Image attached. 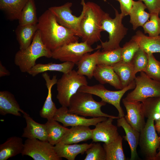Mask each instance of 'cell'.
<instances>
[{
	"instance_id": "cell-35",
	"label": "cell",
	"mask_w": 160,
	"mask_h": 160,
	"mask_svg": "<svg viewBox=\"0 0 160 160\" xmlns=\"http://www.w3.org/2000/svg\"><path fill=\"white\" fill-rule=\"evenodd\" d=\"M122 47L113 50L100 51L97 57V65L112 66L122 61Z\"/></svg>"
},
{
	"instance_id": "cell-14",
	"label": "cell",
	"mask_w": 160,
	"mask_h": 160,
	"mask_svg": "<svg viewBox=\"0 0 160 160\" xmlns=\"http://www.w3.org/2000/svg\"><path fill=\"white\" fill-rule=\"evenodd\" d=\"M114 119L109 117L98 123L92 129V139L93 142H102L106 144L114 141L119 135L116 126L112 124Z\"/></svg>"
},
{
	"instance_id": "cell-10",
	"label": "cell",
	"mask_w": 160,
	"mask_h": 160,
	"mask_svg": "<svg viewBox=\"0 0 160 160\" xmlns=\"http://www.w3.org/2000/svg\"><path fill=\"white\" fill-rule=\"evenodd\" d=\"M99 46L93 49L85 41H78L65 44L52 51V57L63 62H71L76 64L86 54L100 48Z\"/></svg>"
},
{
	"instance_id": "cell-24",
	"label": "cell",
	"mask_w": 160,
	"mask_h": 160,
	"mask_svg": "<svg viewBox=\"0 0 160 160\" xmlns=\"http://www.w3.org/2000/svg\"><path fill=\"white\" fill-rule=\"evenodd\" d=\"M147 7L141 0L133 1L129 15L130 16V23L134 30L139 27H142L150 18V13L145 11Z\"/></svg>"
},
{
	"instance_id": "cell-47",
	"label": "cell",
	"mask_w": 160,
	"mask_h": 160,
	"mask_svg": "<svg viewBox=\"0 0 160 160\" xmlns=\"http://www.w3.org/2000/svg\"><path fill=\"white\" fill-rule=\"evenodd\" d=\"M159 17H160V13L159 14ZM159 35L160 36V34Z\"/></svg>"
},
{
	"instance_id": "cell-3",
	"label": "cell",
	"mask_w": 160,
	"mask_h": 160,
	"mask_svg": "<svg viewBox=\"0 0 160 160\" xmlns=\"http://www.w3.org/2000/svg\"><path fill=\"white\" fill-rule=\"evenodd\" d=\"M52 52L43 43L38 30L31 44L26 49H20L16 53L14 63L21 72L28 73L36 64L38 59L44 57H52Z\"/></svg>"
},
{
	"instance_id": "cell-1",
	"label": "cell",
	"mask_w": 160,
	"mask_h": 160,
	"mask_svg": "<svg viewBox=\"0 0 160 160\" xmlns=\"http://www.w3.org/2000/svg\"><path fill=\"white\" fill-rule=\"evenodd\" d=\"M37 25L43 43L52 51L65 44L78 41L79 37L59 24L48 9L38 18Z\"/></svg>"
},
{
	"instance_id": "cell-40",
	"label": "cell",
	"mask_w": 160,
	"mask_h": 160,
	"mask_svg": "<svg viewBox=\"0 0 160 160\" xmlns=\"http://www.w3.org/2000/svg\"><path fill=\"white\" fill-rule=\"evenodd\" d=\"M84 160H106V153L103 147L98 143H92L86 151Z\"/></svg>"
},
{
	"instance_id": "cell-21",
	"label": "cell",
	"mask_w": 160,
	"mask_h": 160,
	"mask_svg": "<svg viewBox=\"0 0 160 160\" xmlns=\"http://www.w3.org/2000/svg\"><path fill=\"white\" fill-rule=\"evenodd\" d=\"M20 112L23 114L25 112L22 110L14 96L7 91L0 92V114L5 116L7 114L21 116Z\"/></svg>"
},
{
	"instance_id": "cell-29",
	"label": "cell",
	"mask_w": 160,
	"mask_h": 160,
	"mask_svg": "<svg viewBox=\"0 0 160 160\" xmlns=\"http://www.w3.org/2000/svg\"><path fill=\"white\" fill-rule=\"evenodd\" d=\"M38 30L37 24L19 25L15 31L16 38L19 45L20 49H23L31 44L34 35Z\"/></svg>"
},
{
	"instance_id": "cell-5",
	"label": "cell",
	"mask_w": 160,
	"mask_h": 160,
	"mask_svg": "<svg viewBox=\"0 0 160 160\" xmlns=\"http://www.w3.org/2000/svg\"><path fill=\"white\" fill-rule=\"evenodd\" d=\"M115 17L112 18L109 14L105 12L102 21V29L109 34L108 40L101 41L103 51L113 50L120 47L119 44L127 34L128 29L122 23L124 17L117 10L114 9Z\"/></svg>"
},
{
	"instance_id": "cell-13",
	"label": "cell",
	"mask_w": 160,
	"mask_h": 160,
	"mask_svg": "<svg viewBox=\"0 0 160 160\" xmlns=\"http://www.w3.org/2000/svg\"><path fill=\"white\" fill-rule=\"evenodd\" d=\"M68 108L62 106L57 109L53 118L54 120L62 123L65 127L79 126H95L98 123L105 120L108 118L100 117L86 118L84 116L70 113Z\"/></svg>"
},
{
	"instance_id": "cell-12",
	"label": "cell",
	"mask_w": 160,
	"mask_h": 160,
	"mask_svg": "<svg viewBox=\"0 0 160 160\" xmlns=\"http://www.w3.org/2000/svg\"><path fill=\"white\" fill-rule=\"evenodd\" d=\"M72 5V3L67 2L60 6L50 7L48 9L55 15L59 24L72 31L76 36L81 38L80 24L81 15L76 17L72 14L71 9Z\"/></svg>"
},
{
	"instance_id": "cell-42",
	"label": "cell",
	"mask_w": 160,
	"mask_h": 160,
	"mask_svg": "<svg viewBox=\"0 0 160 160\" xmlns=\"http://www.w3.org/2000/svg\"><path fill=\"white\" fill-rule=\"evenodd\" d=\"M120 5L121 13L124 17L129 14V11L132 7L133 0H116Z\"/></svg>"
},
{
	"instance_id": "cell-33",
	"label": "cell",
	"mask_w": 160,
	"mask_h": 160,
	"mask_svg": "<svg viewBox=\"0 0 160 160\" xmlns=\"http://www.w3.org/2000/svg\"><path fill=\"white\" fill-rule=\"evenodd\" d=\"M20 25H32L37 24L36 8L34 0H29L22 10L19 19Z\"/></svg>"
},
{
	"instance_id": "cell-25",
	"label": "cell",
	"mask_w": 160,
	"mask_h": 160,
	"mask_svg": "<svg viewBox=\"0 0 160 160\" xmlns=\"http://www.w3.org/2000/svg\"><path fill=\"white\" fill-rule=\"evenodd\" d=\"M75 64L68 62L61 63H49L47 64H36L27 73L33 76L47 71H57L66 73L73 70Z\"/></svg>"
},
{
	"instance_id": "cell-38",
	"label": "cell",
	"mask_w": 160,
	"mask_h": 160,
	"mask_svg": "<svg viewBox=\"0 0 160 160\" xmlns=\"http://www.w3.org/2000/svg\"><path fill=\"white\" fill-rule=\"evenodd\" d=\"M148 63L144 72L151 78L160 82V62L153 54H148Z\"/></svg>"
},
{
	"instance_id": "cell-4",
	"label": "cell",
	"mask_w": 160,
	"mask_h": 160,
	"mask_svg": "<svg viewBox=\"0 0 160 160\" xmlns=\"http://www.w3.org/2000/svg\"><path fill=\"white\" fill-rule=\"evenodd\" d=\"M106 103L102 100L100 102L95 101L91 94L78 91L70 98L68 109L70 113L84 117H105L114 119L119 118L118 116L108 115L102 111L101 107Z\"/></svg>"
},
{
	"instance_id": "cell-22",
	"label": "cell",
	"mask_w": 160,
	"mask_h": 160,
	"mask_svg": "<svg viewBox=\"0 0 160 160\" xmlns=\"http://www.w3.org/2000/svg\"><path fill=\"white\" fill-rule=\"evenodd\" d=\"M92 129L89 127L79 126L68 129L61 142L66 144L77 143L92 139Z\"/></svg>"
},
{
	"instance_id": "cell-31",
	"label": "cell",
	"mask_w": 160,
	"mask_h": 160,
	"mask_svg": "<svg viewBox=\"0 0 160 160\" xmlns=\"http://www.w3.org/2000/svg\"><path fill=\"white\" fill-rule=\"evenodd\" d=\"M48 141L54 145L60 142L68 128L60 124L53 119L47 120L45 124Z\"/></svg>"
},
{
	"instance_id": "cell-16",
	"label": "cell",
	"mask_w": 160,
	"mask_h": 160,
	"mask_svg": "<svg viewBox=\"0 0 160 160\" xmlns=\"http://www.w3.org/2000/svg\"><path fill=\"white\" fill-rule=\"evenodd\" d=\"M93 77L102 84H108L117 89H123L120 79L112 66L97 65Z\"/></svg>"
},
{
	"instance_id": "cell-17",
	"label": "cell",
	"mask_w": 160,
	"mask_h": 160,
	"mask_svg": "<svg viewBox=\"0 0 160 160\" xmlns=\"http://www.w3.org/2000/svg\"><path fill=\"white\" fill-rule=\"evenodd\" d=\"M42 76L46 82L48 94L44 105L40 111L39 115L41 117L48 120L53 119L57 109L52 100V86L57 84V79L56 75L53 76L51 79L46 72L42 73Z\"/></svg>"
},
{
	"instance_id": "cell-19",
	"label": "cell",
	"mask_w": 160,
	"mask_h": 160,
	"mask_svg": "<svg viewBox=\"0 0 160 160\" xmlns=\"http://www.w3.org/2000/svg\"><path fill=\"white\" fill-rule=\"evenodd\" d=\"M117 125L122 127L125 131V135L123 136V138L128 142L131 151L130 160L135 159L138 157L137 149L139 143L140 132L129 124L124 117L117 119Z\"/></svg>"
},
{
	"instance_id": "cell-28",
	"label": "cell",
	"mask_w": 160,
	"mask_h": 160,
	"mask_svg": "<svg viewBox=\"0 0 160 160\" xmlns=\"http://www.w3.org/2000/svg\"><path fill=\"white\" fill-rule=\"evenodd\" d=\"M138 41L140 48L146 54L160 53V36L150 37L140 31H137L133 36Z\"/></svg>"
},
{
	"instance_id": "cell-37",
	"label": "cell",
	"mask_w": 160,
	"mask_h": 160,
	"mask_svg": "<svg viewBox=\"0 0 160 160\" xmlns=\"http://www.w3.org/2000/svg\"><path fill=\"white\" fill-rule=\"evenodd\" d=\"M140 49L139 43L135 37L126 42L122 47V61L124 63H129L132 61L136 53Z\"/></svg>"
},
{
	"instance_id": "cell-6",
	"label": "cell",
	"mask_w": 160,
	"mask_h": 160,
	"mask_svg": "<svg viewBox=\"0 0 160 160\" xmlns=\"http://www.w3.org/2000/svg\"><path fill=\"white\" fill-rule=\"evenodd\" d=\"M57 95L59 103L62 106L68 107L71 97L78 91L82 86L88 85V82L84 76L79 74L72 70L63 73L57 83Z\"/></svg>"
},
{
	"instance_id": "cell-46",
	"label": "cell",
	"mask_w": 160,
	"mask_h": 160,
	"mask_svg": "<svg viewBox=\"0 0 160 160\" xmlns=\"http://www.w3.org/2000/svg\"><path fill=\"white\" fill-rule=\"evenodd\" d=\"M156 130L159 133H160V126L155 127Z\"/></svg>"
},
{
	"instance_id": "cell-30",
	"label": "cell",
	"mask_w": 160,
	"mask_h": 160,
	"mask_svg": "<svg viewBox=\"0 0 160 160\" xmlns=\"http://www.w3.org/2000/svg\"><path fill=\"white\" fill-rule=\"evenodd\" d=\"M120 80L123 88L134 80L135 75L134 72L132 61L129 63L121 62L112 66Z\"/></svg>"
},
{
	"instance_id": "cell-32",
	"label": "cell",
	"mask_w": 160,
	"mask_h": 160,
	"mask_svg": "<svg viewBox=\"0 0 160 160\" xmlns=\"http://www.w3.org/2000/svg\"><path fill=\"white\" fill-rule=\"evenodd\" d=\"M123 137L120 135L113 141L104 143L103 147L106 153V160H125L122 147Z\"/></svg>"
},
{
	"instance_id": "cell-26",
	"label": "cell",
	"mask_w": 160,
	"mask_h": 160,
	"mask_svg": "<svg viewBox=\"0 0 160 160\" xmlns=\"http://www.w3.org/2000/svg\"><path fill=\"white\" fill-rule=\"evenodd\" d=\"M99 49L94 53L85 54L77 63L78 73L87 76L89 79L93 77V73L97 65V57Z\"/></svg>"
},
{
	"instance_id": "cell-39",
	"label": "cell",
	"mask_w": 160,
	"mask_h": 160,
	"mask_svg": "<svg viewBox=\"0 0 160 160\" xmlns=\"http://www.w3.org/2000/svg\"><path fill=\"white\" fill-rule=\"evenodd\" d=\"M134 74L144 72L148 63V55L140 48L135 54L132 60Z\"/></svg>"
},
{
	"instance_id": "cell-15",
	"label": "cell",
	"mask_w": 160,
	"mask_h": 160,
	"mask_svg": "<svg viewBox=\"0 0 160 160\" xmlns=\"http://www.w3.org/2000/svg\"><path fill=\"white\" fill-rule=\"evenodd\" d=\"M122 103L127 111V114L124 116L127 121L133 128L140 132L146 123L142 103L128 101L124 98L122 100Z\"/></svg>"
},
{
	"instance_id": "cell-43",
	"label": "cell",
	"mask_w": 160,
	"mask_h": 160,
	"mask_svg": "<svg viewBox=\"0 0 160 160\" xmlns=\"http://www.w3.org/2000/svg\"><path fill=\"white\" fill-rule=\"evenodd\" d=\"M10 74V72L3 65L1 61H0V77L8 76Z\"/></svg>"
},
{
	"instance_id": "cell-27",
	"label": "cell",
	"mask_w": 160,
	"mask_h": 160,
	"mask_svg": "<svg viewBox=\"0 0 160 160\" xmlns=\"http://www.w3.org/2000/svg\"><path fill=\"white\" fill-rule=\"evenodd\" d=\"M29 0H0V9L9 20H18L22 10Z\"/></svg>"
},
{
	"instance_id": "cell-45",
	"label": "cell",
	"mask_w": 160,
	"mask_h": 160,
	"mask_svg": "<svg viewBox=\"0 0 160 160\" xmlns=\"http://www.w3.org/2000/svg\"><path fill=\"white\" fill-rule=\"evenodd\" d=\"M155 127H157L160 126V119L159 120L155 121Z\"/></svg>"
},
{
	"instance_id": "cell-36",
	"label": "cell",
	"mask_w": 160,
	"mask_h": 160,
	"mask_svg": "<svg viewBox=\"0 0 160 160\" xmlns=\"http://www.w3.org/2000/svg\"><path fill=\"white\" fill-rule=\"evenodd\" d=\"M150 20L142 26L145 33L150 37H156L160 34V17L159 14L150 13Z\"/></svg>"
},
{
	"instance_id": "cell-9",
	"label": "cell",
	"mask_w": 160,
	"mask_h": 160,
	"mask_svg": "<svg viewBox=\"0 0 160 160\" xmlns=\"http://www.w3.org/2000/svg\"><path fill=\"white\" fill-rule=\"evenodd\" d=\"M153 119H148L145 125L140 132L139 144L146 159L155 160L157 150L160 146V137L156 132Z\"/></svg>"
},
{
	"instance_id": "cell-44",
	"label": "cell",
	"mask_w": 160,
	"mask_h": 160,
	"mask_svg": "<svg viewBox=\"0 0 160 160\" xmlns=\"http://www.w3.org/2000/svg\"><path fill=\"white\" fill-rule=\"evenodd\" d=\"M160 134V133H159ZM160 140V136H159ZM155 160H160V146L159 148V152L157 153Z\"/></svg>"
},
{
	"instance_id": "cell-23",
	"label": "cell",
	"mask_w": 160,
	"mask_h": 160,
	"mask_svg": "<svg viewBox=\"0 0 160 160\" xmlns=\"http://www.w3.org/2000/svg\"><path fill=\"white\" fill-rule=\"evenodd\" d=\"M24 147V143L21 137L15 136L8 138L0 145V160H7L21 154Z\"/></svg>"
},
{
	"instance_id": "cell-20",
	"label": "cell",
	"mask_w": 160,
	"mask_h": 160,
	"mask_svg": "<svg viewBox=\"0 0 160 160\" xmlns=\"http://www.w3.org/2000/svg\"><path fill=\"white\" fill-rule=\"evenodd\" d=\"M92 143L66 144L60 142L55 145L54 148L56 152L60 158L74 160L77 155L83 154Z\"/></svg>"
},
{
	"instance_id": "cell-2",
	"label": "cell",
	"mask_w": 160,
	"mask_h": 160,
	"mask_svg": "<svg viewBox=\"0 0 160 160\" xmlns=\"http://www.w3.org/2000/svg\"><path fill=\"white\" fill-rule=\"evenodd\" d=\"M82 6L80 28L82 41L91 46L100 40L102 21L105 12L96 3L81 0Z\"/></svg>"
},
{
	"instance_id": "cell-7",
	"label": "cell",
	"mask_w": 160,
	"mask_h": 160,
	"mask_svg": "<svg viewBox=\"0 0 160 160\" xmlns=\"http://www.w3.org/2000/svg\"><path fill=\"white\" fill-rule=\"evenodd\" d=\"M134 80L135 87L124 98L126 100L142 102L148 98L160 97V82L151 78L144 72H140Z\"/></svg>"
},
{
	"instance_id": "cell-18",
	"label": "cell",
	"mask_w": 160,
	"mask_h": 160,
	"mask_svg": "<svg viewBox=\"0 0 160 160\" xmlns=\"http://www.w3.org/2000/svg\"><path fill=\"white\" fill-rule=\"evenodd\" d=\"M23 117L25 120L26 126L23 129L22 137L30 139H38L48 141L47 135L45 124H41L34 121L25 112Z\"/></svg>"
},
{
	"instance_id": "cell-11",
	"label": "cell",
	"mask_w": 160,
	"mask_h": 160,
	"mask_svg": "<svg viewBox=\"0 0 160 160\" xmlns=\"http://www.w3.org/2000/svg\"><path fill=\"white\" fill-rule=\"evenodd\" d=\"M32 158L34 160H61L56 152L54 146L48 141L38 139H27L24 143L21 153Z\"/></svg>"
},
{
	"instance_id": "cell-41",
	"label": "cell",
	"mask_w": 160,
	"mask_h": 160,
	"mask_svg": "<svg viewBox=\"0 0 160 160\" xmlns=\"http://www.w3.org/2000/svg\"><path fill=\"white\" fill-rule=\"evenodd\" d=\"M141 0L145 4L149 13H160V0Z\"/></svg>"
},
{
	"instance_id": "cell-8",
	"label": "cell",
	"mask_w": 160,
	"mask_h": 160,
	"mask_svg": "<svg viewBox=\"0 0 160 160\" xmlns=\"http://www.w3.org/2000/svg\"><path fill=\"white\" fill-rule=\"evenodd\" d=\"M135 82L134 80L128 86L119 91L109 90L100 84L92 86L88 85L82 86L78 91L97 96L101 98V100L113 105L117 109L119 113L118 116L120 118L125 116L120 105L121 98L127 91L135 88Z\"/></svg>"
},
{
	"instance_id": "cell-34",
	"label": "cell",
	"mask_w": 160,
	"mask_h": 160,
	"mask_svg": "<svg viewBox=\"0 0 160 160\" xmlns=\"http://www.w3.org/2000/svg\"><path fill=\"white\" fill-rule=\"evenodd\" d=\"M141 103L145 117L154 121L160 119V97L148 98Z\"/></svg>"
}]
</instances>
